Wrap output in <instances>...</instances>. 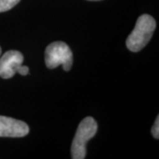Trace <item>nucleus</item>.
Listing matches in <instances>:
<instances>
[{
  "label": "nucleus",
  "mask_w": 159,
  "mask_h": 159,
  "mask_svg": "<svg viewBox=\"0 0 159 159\" xmlns=\"http://www.w3.org/2000/svg\"><path fill=\"white\" fill-rule=\"evenodd\" d=\"M157 27L156 20L148 14H142L137 20L132 33L127 37L125 44L127 49L133 52L142 51L150 41Z\"/></svg>",
  "instance_id": "1"
},
{
  "label": "nucleus",
  "mask_w": 159,
  "mask_h": 159,
  "mask_svg": "<svg viewBox=\"0 0 159 159\" xmlns=\"http://www.w3.org/2000/svg\"><path fill=\"white\" fill-rule=\"evenodd\" d=\"M97 132V123L92 117H87L81 120L77 128L71 146V156L73 159L86 157V145L95 136Z\"/></svg>",
  "instance_id": "2"
},
{
  "label": "nucleus",
  "mask_w": 159,
  "mask_h": 159,
  "mask_svg": "<svg viewBox=\"0 0 159 159\" xmlns=\"http://www.w3.org/2000/svg\"><path fill=\"white\" fill-rule=\"evenodd\" d=\"M45 64L49 69L62 66L65 71H69L73 66V52L66 43L54 42L45 50Z\"/></svg>",
  "instance_id": "3"
},
{
  "label": "nucleus",
  "mask_w": 159,
  "mask_h": 159,
  "mask_svg": "<svg viewBox=\"0 0 159 159\" xmlns=\"http://www.w3.org/2000/svg\"><path fill=\"white\" fill-rule=\"evenodd\" d=\"M24 57L21 52L18 51H6L0 57V77L3 79H11L15 74L26 76L29 74V68L23 66Z\"/></svg>",
  "instance_id": "4"
},
{
  "label": "nucleus",
  "mask_w": 159,
  "mask_h": 159,
  "mask_svg": "<svg viewBox=\"0 0 159 159\" xmlns=\"http://www.w3.org/2000/svg\"><path fill=\"white\" fill-rule=\"evenodd\" d=\"M29 127L25 122L6 116H0V137H24Z\"/></svg>",
  "instance_id": "5"
},
{
  "label": "nucleus",
  "mask_w": 159,
  "mask_h": 159,
  "mask_svg": "<svg viewBox=\"0 0 159 159\" xmlns=\"http://www.w3.org/2000/svg\"><path fill=\"white\" fill-rule=\"evenodd\" d=\"M20 0H0V12L11 10Z\"/></svg>",
  "instance_id": "6"
},
{
  "label": "nucleus",
  "mask_w": 159,
  "mask_h": 159,
  "mask_svg": "<svg viewBox=\"0 0 159 159\" xmlns=\"http://www.w3.org/2000/svg\"><path fill=\"white\" fill-rule=\"evenodd\" d=\"M151 133L155 139H159V117H157V119L151 128Z\"/></svg>",
  "instance_id": "7"
},
{
  "label": "nucleus",
  "mask_w": 159,
  "mask_h": 159,
  "mask_svg": "<svg viewBox=\"0 0 159 159\" xmlns=\"http://www.w3.org/2000/svg\"><path fill=\"white\" fill-rule=\"evenodd\" d=\"M89 1H101V0H89Z\"/></svg>",
  "instance_id": "8"
},
{
  "label": "nucleus",
  "mask_w": 159,
  "mask_h": 159,
  "mask_svg": "<svg viewBox=\"0 0 159 159\" xmlns=\"http://www.w3.org/2000/svg\"><path fill=\"white\" fill-rule=\"evenodd\" d=\"M1 51H2V50H1V47H0V55H1Z\"/></svg>",
  "instance_id": "9"
}]
</instances>
